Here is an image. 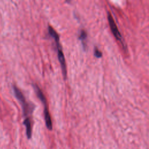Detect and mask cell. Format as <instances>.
Here are the masks:
<instances>
[{
	"mask_svg": "<svg viewBox=\"0 0 149 149\" xmlns=\"http://www.w3.org/2000/svg\"><path fill=\"white\" fill-rule=\"evenodd\" d=\"M108 23H109V26H110V28H111L112 34H113V36L117 40H120L121 39V35L119 33V31L116 26V24L112 15L109 13L108 15Z\"/></svg>",
	"mask_w": 149,
	"mask_h": 149,
	"instance_id": "cell-3",
	"label": "cell"
},
{
	"mask_svg": "<svg viewBox=\"0 0 149 149\" xmlns=\"http://www.w3.org/2000/svg\"><path fill=\"white\" fill-rule=\"evenodd\" d=\"M48 33H49V34L54 38V39L55 40L56 43L59 42V35L58 34V33H56V31L51 26H48Z\"/></svg>",
	"mask_w": 149,
	"mask_h": 149,
	"instance_id": "cell-7",
	"label": "cell"
},
{
	"mask_svg": "<svg viewBox=\"0 0 149 149\" xmlns=\"http://www.w3.org/2000/svg\"><path fill=\"white\" fill-rule=\"evenodd\" d=\"M24 125L26 128V135L27 138L29 139L31 137V122L29 118H27L24 119L23 122Z\"/></svg>",
	"mask_w": 149,
	"mask_h": 149,
	"instance_id": "cell-6",
	"label": "cell"
},
{
	"mask_svg": "<svg viewBox=\"0 0 149 149\" xmlns=\"http://www.w3.org/2000/svg\"><path fill=\"white\" fill-rule=\"evenodd\" d=\"M44 118H45L46 126H47V128L49 130H52V123L51 116H50L49 111L48 109L47 106H45V108H44Z\"/></svg>",
	"mask_w": 149,
	"mask_h": 149,
	"instance_id": "cell-4",
	"label": "cell"
},
{
	"mask_svg": "<svg viewBox=\"0 0 149 149\" xmlns=\"http://www.w3.org/2000/svg\"><path fill=\"white\" fill-rule=\"evenodd\" d=\"M86 37H87V33H86V32L84 30H82L81 31L80 36H79V39L82 40V41H84L86 38Z\"/></svg>",
	"mask_w": 149,
	"mask_h": 149,
	"instance_id": "cell-8",
	"label": "cell"
},
{
	"mask_svg": "<svg viewBox=\"0 0 149 149\" xmlns=\"http://www.w3.org/2000/svg\"><path fill=\"white\" fill-rule=\"evenodd\" d=\"M94 55L97 58H100L102 56V52L95 48L94 49Z\"/></svg>",
	"mask_w": 149,
	"mask_h": 149,
	"instance_id": "cell-9",
	"label": "cell"
},
{
	"mask_svg": "<svg viewBox=\"0 0 149 149\" xmlns=\"http://www.w3.org/2000/svg\"><path fill=\"white\" fill-rule=\"evenodd\" d=\"M13 90L17 98V100L20 102L22 105V108L23 111V113L24 115H27L31 111V107L30 105L26 102L25 97L22 91L15 86H13Z\"/></svg>",
	"mask_w": 149,
	"mask_h": 149,
	"instance_id": "cell-1",
	"label": "cell"
},
{
	"mask_svg": "<svg viewBox=\"0 0 149 149\" xmlns=\"http://www.w3.org/2000/svg\"><path fill=\"white\" fill-rule=\"evenodd\" d=\"M57 50H58V58L59 59V61L60 62L62 70V74L64 76V78H66L67 75V70H66V62H65V59L64 57V55L63 54V52L62 51V47L59 44V42L56 43Z\"/></svg>",
	"mask_w": 149,
	"mask_h": 149,
	"instance_id": "cell-2",
	"label": "cell"
},
{
	"mask_svg": "<svg viewBox=\"0 0 149 149\" xmlns=\"http://www.w3.org/2000/svg\"><path fill=\"white\" fill-rule=\"evenodd\" d=\"M33 87L34 88V90L36 93L37 97L41 101V102L44 104V107L47 106V100H46L45 97L42 91L41 90V89L39 88V87L38 86H37L36 84H33Z\"/></svg>",
	"mask_w": 149,
	"mask_h": 149,
	"instance_id": "cell-5",
	"label": "cell"
}]
</instances>
